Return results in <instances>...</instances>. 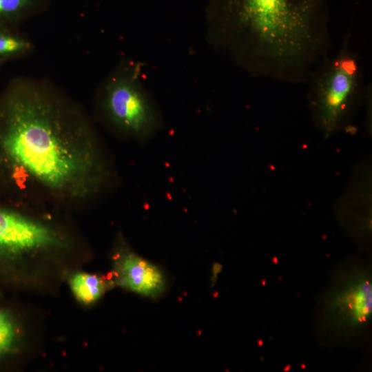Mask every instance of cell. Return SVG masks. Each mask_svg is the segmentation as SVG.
<instances>
[{
	"mask_svg": "<svg viewBox=\"0 0 372 372\" xmlns=\"http://www.w3.org/2000/svg\"><path fill=\"white\" fill-rule=\"evenodd\" d=\"M118 176L81 105L47 80L18 77L0 94V202L57 213L101 203Z\"/></svg>",
	"mask_w": 372,
	"mask_h": 372,
	"instance_id": "cell-1",
	"label": "cell"
},
{
	"mask_svg": "<svg viewBox=\"0 0 372 372\" xmlns=\"http://www.w3.org/2000/svg\"><path fill=\"white\" fill-rule=\"evenodd\" d=\"M225 43L254 76L307 84L333 47L329 0H211Z\"/></svg>",
	"mask_w": 372,
	"mask_h": 372,
	"instance_id": "cell-2",
	"label": "cell"
},
{
	"mask_svg": "<svg viewBox=\"0 0 372 372\" xmlns=\"http://www.w3.org/2000/svg\"><path fill=\"white\" fill-rule=\"evenodd\" d=\"M350 37L349 32L338 52L320 61L307 83L314 121L326 136L349 123L371 87L364 82L358 54L350 47Z\"/></svg>",
	"mask_w": 372,
	"mask_h": 372,
	"instance_id": "cell-3",
	"label": "cell"
},
{
	"mask_svg": "<svg viewBox=\"0 0 372 372\" xmlns=\"http://www.w3.org/2000/svg\"><path fill=\"white\" fill-rule=\"evenodd\" d=\"M52 214L0 202V279L10 278L24 256L70 245V237L50 222Z\"/></svg>",
	"mask_w": 372,
	"mask_h": 372,
	"instance_id": "cell-4",
	"label": "cell"
},
{
	"mask_svg": "<svg viewBox=\"0 0 372 372\" xmlns=\"http://www.w3.org/2000/svg\"><path fill=\"white\" fill-rule=\"evenodd\" d=\"M101 121L121 138L143 142L158 125L156 112L135 79L117 73L106 82L96 103Z\"/></svg>",
	"mask_w": 372,
	"mask_h": 372,
	"instance_id": "cell-5",
	"label": "cell"
},
{
	"mask_svg": "<svg viewBox=\"0 0 372 372\" xmlns=\"http://www.w3.org/2000/svg\"><path fill=\"white\" fill-rule=\"evenodd\" d=\"M341 281L328 298L327 316L338 328L359 329L368 322L371 313L369 276L356 271Z\"/></svg>",
	"mask_w": 372,
	"mask_h": 372,
	"instance_id": "cell-6",
	"label": "cell"
},
{
	"mask_svg": "<svg viewBox=\"0 0 372 372\" xmlns=\"http://www.w3.org/2000/svg\"><path fill=\"white\" fill-rule=\"evenodd\" d=\"M116 260L117 280L122 287L147 297H157L165 290V279L154 265L124 245Z\"/></svg>",
	"mask_w": 372,
	"mask_h": 372,
	"instance_id": "cell-7",
	"label": "cell"
},
{
	"mask_svg": "<svg viewBox=\"0 0 372 372\" xmlns=\"http://www.w3.org/2000/svg\"><path fill=\"white\" fill-rule=\"evenodd\" d=\"M20 343V327L10 308L0 305V362L14 356Z\"/></svg>",
	"mask_w": 372,
	"mask_h": 372,
	"instance_id": "cell-8",
	"label": "cell"
},
{
	"mask_svg": "<svg viewBox=\"0 0 372 372\" xmlns=\"http://www.w3.org/2000/svg\"><path fill=\"white\" fill-rule=\"evenodd\" d=\"M32 43L12 28L0 27V61L23 58L33 51Z\"/></svg>",
	"mask_w": 372,
	"mask_h": 372,
	"instance_id": "cell-9",
	"label": "cell"
},
{
	"mask_svg": "<svg viewBox=\"0 0 372 372\" xmlns=\"http://www.w3.org/2000/svg\"><path fill=\"white\" fill-rule=\"evenodd\" d=\"M41 6V0H0V27L13 29Z\"/></svg>",
	"mask_w": 372,
	"mask_h": 372,
	"instance_id": "cell-10",
	"label": "cell"
},
{
	"mask_svg": "<svg viewBox=\"0 0 372 372\" xmlns=\"http://www.w3.org/2000/svg\"><path fill=\"white\" fill-rule=\"evenodd\" d=\"M70 285L75 296L87 304L95 302L104 291L103 281L96 275L86 273L75 274L70 280Z\"/></svg>",
	"mask_w": 372,
	"mask_h": 372,
	"instance_id": "cell-11",
	"label": "cell"
},
{
	"mask_svg": "<svg viewBox=\"0 0 372 372\" xmlns=\"http://www.w3.org/2000/svg\"><path fill=\"white\" fill-rule=\"evenodd\" d=\"M1 63H2L1 61H0V65H1Z\"/></svg>",
	"mask_w": 372,
	"mask_h": 372,
	"instance_id": "cell-12",
	"label": "cell"
}]
</instances>
